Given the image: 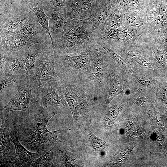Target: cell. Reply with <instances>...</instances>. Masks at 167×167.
Segmentation results:
<instances>
[{
    "label": "cell",
    "mask_w": 167,
    "mask_h": 167,
    "mask_svg": "<svg viewBox=\"0 0 167 167\" xmlns=\"http://www.w3.org/2000/svg\"><path fill=\"white\" fill-rule=\"evenodd\" d=\"M60 108L39 106L35 114H30L20 120L18 126L15 127L21 144L31 152L45 153L62 143V141L58 138V135L71 129H60L50 131L47 128L49 120L61 112Z\"/></svg>",
    "instance_id": "1"
},
{
    "label": "cell",
    "mask_w": 167,
    "mask_h": 167,
    "mask_svg": "<svg viewBox=\"0 0 167 167\" xmlns=\"http://www.w3.org/2000/svg\"><path fill=\"white\" fill-rule=\"evenodd\" d=\"M59 82L74 121L78 116L89 112L99 94L93 83L79 77L60 79Z\"/></svg>",
    "instance_id": "2"
},
{
    "label": "cell",
    "mask_w": 167,
    "mask_h": 167,
    "mask_svg": "<svg viewBox=\"0 0 167 167\" xmlns=\"http://www.w3.org/2000/svg\"><path fill=\"white\" fill-rule=\"evenodd\" d=\"M90 38L105 44L115 51L126 49L129 45H152L155 42L151 36L141 33L125 24L112 30L99 26L93 32Z\"/></svg>",
    "instance_id": "3"
},
{
    "label": "cell",
    "mask_w": 167,
    "mask_h": 167,
    "mask_svg": "<svg viewBox=\"0 0 167 167\" xmlns=\"http://www.w3.org/2000/svg\"><path fill=\"white\" fill-rule=\"evenodd\" d=\"M90 52V48L75 56L54 53L55 70L59 79L81 77L90 79L92 72Z\"/></svg>",
    "instance_id": "4"
},
{
    "label": "cell",
    "mask_w": 167,
    "mask_h": 167,
    "mask_svg": "<svg viewBox=\"0 0 167 167\" xmlns=\"http://www.w3.org/2000/svg\"><path fill=\"white\" fill-rule=\"evenodd\" d=\"M31 11L24 2L19 1H13L0 8V33L15 32Z\"/></svg>",
    "instance_id": "5"
},
{
    "label": "cell",
    "mask_w": 167,
    "mask_h": 167,
    "mask_svg": "<svg viewBox=\"0 0 167 167\" xmlns=\"http://www.w3.org/2000/svg\"><path fill=\"white\" fill-rule=\"evenodd\" d=\"M58 80L55 70L54 51L52 46H48L36 61L34 73L29 80L30 85L32 89L49 82Z\"/></svg>",
    "instance_id": "6"
},
{
    "label": "cell",
    "mask_w": 167,
    "mask_h": 167,
    "mask_svg": "<svg viewBox=\"0 0 167 167\" xmlns=\"http://www.w3.org/2000/svg\"><path fill=\"white\" fill-rule=\"evenodd\" d=\"M90 57L92 67L90 80L102 92L106 90L107 60L109 56L106 51L94 40L90 39Z\"/></svg>",
    "instance_id": "7"
},
{
    "label": "cell",
    "mask_w": 167,
    "mask_h": 167,
    "mask_svg": "<svg viewBox=\"0 0 167 167\" xmlns=\"http://www.w3.org/2000/svg\"><path fill=\"white\" fill-rule=\"evenodd\" d=\"M33 97L41 107L56 106L69 109L59 79L45 83L31 89Z\"/></svg>",
    "instance_id": "8"
},
{
    "label": "cell",
    "mask_w": 167,
    "mask_h": 167,
    "mask_svg": "<svg viewBox=\"0 0 167 167\" xmlns=\"http://www.w3.org/2000/svg\"><path fill=\"white\" fill-rule=\"evenodd\" d=\"M28 78L20 84L18 90L7 104L0 109L1 118L14 111L32 112L37 110L39 106L33 96Z\"/></svg>",
    "instance_id": "9"
},
{
    "label": "cell",
    "mask_w": 167,
    "mask_h": 167,
    "mask_svg": "<svg viewBox=\"0 0 167 167\" xmlns=\"http://www.w3.org/2000/svg\"><path fill=\"white\" fill-rule=\"evenodd\" d=\"M52 43L54 53L71 56L79 55L91 47L90 39L69 35L63 34L53 38Z\"/></svg>",
    "instance_id": "10"
},
{
    "label": "cell",
    "mask_w": 167,
    "mask_h": 167,
    "mask_svg": "<svg viewBox=\"0 0 167 167\" xmlns=\"http://www.w3.org/2000/svg\"><path fill=\"white\" fill-rule=\"evenodd\" d=\"M99 0H66L63 14L68 19L92 20L100 7Z\"/></svg>",
    "instance_id": "11"
},
{
    "label": "cell",
    "mask_w": 167,
    "mask_h": 167,
    "mask_svg": "<svg viewBox=\"0 0 167 167\" xmlns=\"http://www.w3.org/2000/svg\"><path fill=\"white\" fill-rule=\"evenodd\" d=\"M15 32L38 43L52 45L50 37L40 24L36 16L32 11L26 21Z\"/></svg>",
    "instance_id": "12"
},
{
    "label": "cell",
    "mask_w": 167,
    "mask_h": 167,
    "mask_svg": "<svg viewBox=\"0 0 167 167\" xmlns=\"http://www.w3.org/2000/svg\"><path fill=\"white\" fill-rule=\"evenodd\" d=\"M15 129L9 130V134L14 144L15 152L10 161V164L18 167H30L32 162L42 155L44 152H32L28 151L19 141L18 135Z\"/></svg>",
    "instance_id": "13"
},
{
    "label": "cell",
    "mask_w": 167,
    "mask_h": 167,
    "mask_svg": "<svg viewBox=\"0 0 167 167\" xmlns=\"http://www.w3.org/2000/svg\"><path fill=\"white\" fill-rule=\"evenodd\" d=\"M0 72L18 75L26 74L20 52L0 49Z\"/></svg>",
    "instance_id": "14"
},
{
    "label": "cell",
    "mask_w": 167,
    "mask_h": 167,
    "mask_svg": "<svg viewBox=\"0 0 167 167\" xmlns=\"http://www.w3.org/2000/svg\"><path fill=\"white\" fill-rule=\"evenodd\" d=\"M38 43L16 32L0 33V48L6 51L21 52Z\"/></svg>",
    "instance_id": "15"
},
{
    "label": "cell",
    "mask_w": 167,
    "mask_h": 167,
    "mask_svg": "<svg viewBox=\"0 0 167 167\" xmlns=\"http://www.w3.org/2000/svg\"><path fill=\"white\" fill-rule=\"evenodd\" d=\"M6 115L1 117L0 128V165L10 166V161L15 154V147L11 142L9 138L10 126Z\"/></svg>",
    "instance_id": "16"
},
{
    "label": "cell",
    "mask_w": 167,
    "mask_h": 167,
    "mask_svg": "<svg viewBox=\"0 0 167 167\" xmlns=\"http://www.w3.org/2000/svg\"><path fill=\"white\" fill-rule=\"evenodd\" d=\"M52 45L39 43L20 52L26 74L30 79L33 76L36 62L43 51L48 47Z\"/></svg>",
    "instance_id": "17"
},
{
    "label": "cell",
    "mask_w": 167,
    "mask_h": 167,
    "mask_svg": "<svg viewBox=\"0 0 167 167\" xmlns=\"http://www.w3.org/2000/svg\"><path fill=\"white\" fill-rule=\"evenodd\" d=\"M145 9L149 30L154 40L157 41L164 25L159 13L157 0H149Z\"/></svg>",
    "instance_id": "18"
},
{
    "label": "cell",
    "mask_w": 167,
    "mask_h": 167,
    "mask_svg": "<svg viewBox=\"0 0 167 167\" xmlns=\"http://www.w3.org/2000/svg\"><path fill=\"white\" fill-rule=\"evenodd\" d=\"M94 30L91 20L68 19L65 27L63 34L73 36L83 39H90L91 36Z\"/></svg>",
    "instance_id": "19"
},
{
    "label": "cell",
    "mask_w": 167,
    "mask_h": 167,
    "mask_svg": "<svg viewBox=\"0 0 167 167\" xmlns=\"http://www.w3.org/2000/svg\"><path fill=\"white\" fill-rule=\"evenodd\" d=\"M107 60V66L109 79V93L104 104V110H105L108 105L116 96L124 92L122 79L115 67L111 64L112 58L109 57Z\"/></svg>",
    "instance_id": "20"
},
{
    "label": "cell",
    "mask_w": 167,
    "mask_h": 167,
    "mask_svg": "<svg viewBox=\"0 0 167 167\" xmlns=\"http://www.w3.org/2000/svg\"><path fill=\"white\" fill-rule=\"evenodd\" d=\"M124 24L152 37L148 29L145 8L125 13Z\"/></svg>",
    "instance_id": "21"
},
{
    "label": "cell",
    "mask_w": 167,
    "mask_h": 167,
    "mask_svg": "<svg viewBox=\"0 0 167 167\" xmlns=\"http://www.w3.org/2000/svg\"><path fill=\"white\" fill-rule=\"evenodd\" d=\"M0 96L5 95L14 96L17 92L20 84L29 77L26 74L22 75H10L0 72Z\"/></svg>",
    "instance_id": "22"
},
{
    "label": "cell",
    "mask_w": 167,
    "mask_h": 167,
    "mask_svg": "<svg viewBox=\"0 0 167 167\" xmlns=\"http://www.w3.org/2000/svg\"><path fill=\"white\" fill-rule=\"evenodd\" d=\"M45 13L49 17V28L52 41L53 38L63 34L68 18L65 14L58 11H49Z\"/></svg>",
    "instance_id": "23"
},
{
    "label": "cell",
    "mask_w": 167,
    "mask_h": 167,
    "mask_svg": "<svg viewBox=\"0 0 167 167\" xmlns=\"http://www.w3.org/2000/svg\"><path fill=\"white\" fill-rule=\"evenodd\" d=\"M25 3L36 16L38 21L45 31L49 34L51 39L49 26V17L44 10L43 3L41 0H28Z\"/></svg>",
    "instance_id": "24"
},
{
    "label": "cell",
    "mask_w": 167,
    "mask_h": 167,
    "mask_svg": "<svg viewBox=\"0 0 167 167\" xmlns=\"http://www.w3.org/2000/svg\"><path fill=\"white\" fill-rule=\"evenodd\" d=\"M149 0H110L111 6L125 13L144 9Z\"/></svg>",
    "instance_id": "25"
},
{
    "label": "cell",
    "mask_w": 167,
    "mask_h": 167,
    "mask_svg": "<svg viewBox=\"0 0 167 167\" xmlns=\"http://www.w3.org/2000/svg\"><path fill=\"white\" fill-rule=\"evenodd\" d=\"M125 14L118 9L112 6L110 14L107 18L99 26L109 30L122 27L125 23Z\"/></svg>",
    "instance_id": "26"
},
{
    "label": "cell",
    "mask_w": 167,
    "mask_h": 167,
    "mask_svg": "<svg viewBox=\"0 0 167 167\" xmlns=\"http://www.w3.org/2000/svg\"><path fill=\"white\" fill-rule=\"evenodd\" d=\"M111 7L109 0L97 10L91 20L95 30L106 20L110 14Z\"/></svg>",
    "instance_id": "27"
},
{
    "label": "cell",
    "mask_w": 167,
    "mask_h": 167,
    "mask_svg": "<svg viewBox=\"0 0 167 167\" xmlns=\"http://www.w3.org/2000/svg\"><path fill=\"white\" fill-rule=\"evenodd\" d=\"M54 158L52 149L35 160L30 167H53L55 166Z\"/></svg>",
    "instance_id": "28"
},
{
    "label": "cell",
    "mask_w": 167,
    "mask_h": 167,
    "mask_svg": "<svg viewBox=\"0 0 167 167\" xmlns=\"http://www.w3.org/2000/svg\"><path fill=\"white\" fill-rule=\"evenodd\" d=\"M95 41L106 51L110 57L121 68L125 70L127 69V62L116 52L112 49L105 44L100 41Z\"/></svg>",
    "instance_id": "29"
},
{
    "label": "cell",
    "mask_w": 167,
    "mask_h": 167,
    "mask_svg": "<svg viewBox=\"0 0 167 167\" xmlns=\"http://www.w3.org/2000/svg\"><path fill=\"white\" fill-rule=\"evenodd\" d=\"M45 12L49 11L59 12L63 14L65 3L66 0H41Z\"/></svg>",
    "instance_id": "30"
},
{
    "label": "cell",
    "mask_w": 167,
    "mask_h": 167,
    "mask_svg": "<svg viewBox=\"0 0 167 167\" xmlns=\"http://www.w3.org/2000/svg\"><path fill=\"white\" fill-rule=\"evenodd\" d=\"M90 124L87 130L88 133L87 138L94 148L97 150L102 151L106 147L105 143L103 140L96 137L91 132L89 128Z\"/></svg>",
    "instance_id": "31"
},
{
    "label": "cell",
    "mask_w": 167,
    "mask_h": 167,
    "mask_svg": "<svg viewBox=\"0 0 167 167\" xmlns=\"http://www.w3.org/2000/svg\"><path fill=\"white\" fill-rule=\"evenodd\" d=\"M152 54L155 58L160 64L163 65L167 61V54L163 50L152 49Z\"/></svg>",
    "instance_id": "32"
},
{
    "label": "cell",
    "mask_w": 167,
    "mask_h": 167,
    "mask_svg": "<svg viewBox=\"0 0 167 167\" xmlns=\"http://www.w3.org/2000/svg\"><path fill=\"white\" fill-rule=\"evenodd\" d=\"M136 79L138 82L141 84L148 88H151L152 84L150 81L146 77L138 76L136 77Z\"/></svg>",
    "instance_id": "33"
},
{
    "label": "cell",
    "mask_w": 167,
    "mask_h": 167,
    "mask_svg": "<svg viewBox=\"0 0 167 167\" xmlns=\"http://www.w3.org/2000/svg\"><path fill=\"white\" fill-rule=\"evenodd\" d=\"M129 154L128 152H125L120 154L117 158L116 162L118 165H121L125 161Z\"/></svg>",
    "instance_id": "34"
},
{
    "label": "cell",
    "mask_w": 167,
    "mask_h": 167,
    "mask_svg": "<svg viewBox=\"0 0 167 167\" xmlns=\"http://www.w3.org/2000/svg\"><path fill=\"white\" fill-rule=\"evenodd\" d=\"M163 94L165 102L166 104L167 105V87L164 88Z\"/></svg>",
    "instance_id": "35"
},
{
    "label": "cell",
    "mask_w": 167,
    "mask_h": 167,
    "mask_svg": "<svg viewBox=\"0 0 167 167\" xmlns=\"http://www.w3.org/2000/svg\"><path fill=\"white\" fill-rule=\"evenodd\" d=\"M146 98L144 97H140L137 99L136 102L138 105L142 104L144 103Z\"/></svg>",
    "instance_id": "36"
},
{
    "label": "cell",
    "mask_w": 167,
    "mask_h": 167,
    "mask_svg": "<svg viewBox=\"0 0 167 167\" xmlns=\"http://www.w3.org/2000/svg\"><path fill=\"white\" fill-rule=\"evenodd\" d=\"M161 41L163 42H164L167 43V36H166L165 37L162 41H155L154 42V43H157Z\"/></svg>",
    "instance_id": "37"
},
{
    "label": "cell",
    "mask_w": 167,
    "mask_h": 167,
    "mask_svg": "<svg viewBox=\"0 0 167 167\" xmlns=\"http://www.w3.org/2000/svg\"><path fill=\"white\" fill-rule=\"evenodd\" d=\"M11 0V1H21L24 2H25L28 0Z\"/></svg>",
    "instance_id": "38"
},
{
    "label": "cell",
    "mask_w": 167,
    "mask_h": 167,
    "mask_svg": "<svg viewBox=\"0 0 167 167\" xmlns=\"http://www.w3.org/2000/svg\"><path fill=\"white\" fill-rule=\"evenodd\" d=\"M163 0L165 1H167V0Z\"/></svg>",
    "instance_id": "39"
}]
</instances>
